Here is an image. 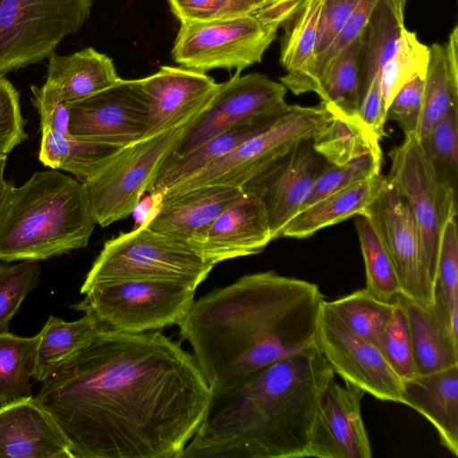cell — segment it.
<instances>
[{
  "instance_id": "cell-5",
  "label": "cell",
  "mask_w": 458,
  "mask_h": 458,
  "mask_svg": "<svg viewBox=\"0 0 458 458\" xmlns=\"http://www.w3.org/2000/svg\"><path fill=\"white\" fill-rule=\"evenodd\" d=\"M300 0H276L248 14L182 22L172 48L174 62L207 72L242 70L262 61L281 24Z\"/></svg>"
},
{
  "instance_id": "cell-45",
  "label": "cell",
  "mask_w": 458,
  "mask_h": 458,
  "mask_svg": "<svg viewBox=\"0 0 458 458\" xmlns=\"http://www.w3.org/2000/svg\"><path fill=\"white\" fill-rule=\"evenodd\" d=\"M424 77L417 76L404 84L386 110V120L395 121L404 136H417L423 107Z\"/></svg>"
},
{
  "instance_id": "cell-29",
  "label": "cell",
  "mask_w": 458,
  "mask_h": 458,
  "mask_svg": "<svg viewBox=\"0 0 458 458\" xmlns=\"http://www.w3.org/2000/svg\"><path fill=\"white\" fill-rule=\"evenodd\" d=\"M102 329L90 314L74 321L49 316L39 331L33 379L44 382Z\"/></svg>"
},
{
  "instance_id": "cell-51",
  "label": "cell",
  "mask_w": 458,
  "mask_h": 458,
  "mask_svg": "<svg viewBox=\"0 0 458 458\" xmlns=\"http://www.w3.org/2000/svg\"><path fill=\"white\" fill-rule=\"evenodd\" d=\"M237 15L254 13L276 0H233Z\"/></svg>"
},
{
  "instance_id": "cell-28",
  "label": "cell",
  "mask_w": 458,
  "mask_h": 458,
  "mask_svg": "<svg viewBox=\"0 0 458 458\" xmlns=\"http://www.w3.org/2000/svg\"><path fill=\"white\" fill-rule=\"evenodd\" d=\"M406 310L416 375L428 374L458 364V339L432 310L400 296Z\"/></svg>"
},
{
  "instance_id": "cell-13",
  "label": "cell",
  "mask_w": 458,
  "mask_h": 458,
  "mask_svg": "<svg viewBox=\"0 0 458 458\" xmlns=\"http://www.w3.org/2000/svg\"><path fill=\"white\" fill-rule=\"evenodd\" d=\"M362 213L382 238L394 264L402 296L432 310L434 289L424 270L412 212L403 195L387 176H384L379 191Z\"/></svg>"
},
{
  "instance_id": "cell-44",
  "label": "cell",
  "mask_w": 458,
  "mask_h": 458,
  "mask_svg": "<svg viewBox=\"0 0 458 458\" xmlns=\"http://www.w3.org/2000/svg\"><path fill=\"white\" fill-rule=\"evenodd\" d=\"M24 125L19 92L4 75L0 74V157H7L28 138Z\"/></svg>"
},
{
  "instance_id": "cell-3",
  "label": "cell",
  "mask_w": 458,
  "mask_h": 458,
  "mask_svg": "<svg viewBox=\"0 0 458 458\" xmlns=\"http://www.w3.org/2000/svg\"><path fill=\"white\" fill-rule=\"evenodd\" d=\"M334 375L315 346L212 392L181 458L306 457L320 396Z\"/></svg>"
},
{
  "instance_id": "cell-40",
  "label": "cell",
  "mask_w": 458,
  "mask_h": 458,
  "mask_svg": "<svg viewBox=\"0 0 458 458\" xmlns=\"http://www.w3.org/2000/svg\"><path fill=\"white\" fill-rule=\"evenodd\" d=\"M419 140L438 180L457 194L458 106L452 107L425 137Z\"/></svg>"
},
{
  "instance_id": "cell-2",
  "label": "cell",
  "mask_w": 458,
  "mask_h": 458,
  "mask_svg": "<svg viewBox=\"0 0 458 458\" xmlns=\"http://www.w3.org/2000/svg\"><path fill=\"white\" fill-rule=\"evenodd\" d=\"M318 286L273 270L244 275L194 301L178 324L211 392L317 346Z\"/></svg>"
},
{
  "instance_id": "cell-55",
  "label": "cell",
  "mask_w": 458,
  "mask_h": 458,
  "mask_svg": "<svg viewBox=\"0 0 458 458\" xmlns=\"http://www.w3.org/2000/svg\"><path fill=\"white\" fill-rule=\"evenodd\" d=\"M2 406V403H0V407Z\"/></svg>"
},
{
  "instance_id": "cell-38",
  "label": "cell",
  "mask_w": 458,
  "mask_h": 458,
  "mask_svg": "<svg viewBox=\"0 0 458 458\" xmlns=\"http://www.w3.org/2000/svg\"><path fill=\"white\" fill-rule=\"evenodd\" d=\"M328 303L354 333L379 348L381 335L396 301H382L363 288Z\"/></svg>"
},
{
  "instance_id": "cell-19",
  "label": "cell",
  "mask_w": 458,
  "mask_h": 458,
  "mask_svg": "<svg viewBox=\"0 0 458 458\" xmlns=\"http://www.w3.org/2000/svg\"><path fill=\"white\" fill-rule=\"evenodd\" d=\"M273 241L266 208L254 194L244 191L216 218L196 250L216 264L261 252Z\"/></svg>"
},
{
  "instance_id": "cell-36",
  "label": "cell",
  "mask_w": 458,
  "mask_h": 458,
  "mask_svg": "<svg viewBox=\"0 0 458 458\" xmlns=\"http://www.w3.org/2000/svg\"><path fill=\"white\" fill-rule=\"evenodd\" d=\"M456 217L442 231L432 309L452 335L458 339V229Z\"/></svg>"
},
{
  "instance_id": "cell-4",
  "label": "cell",
  "mask_w": 458,
  "mask_h": 458,
  "mask_svg": "<svg viewBox=\"0 0 458 458\" xmlns=\"http://www.w3.org/2000/svg\"><path fill=\"white\" fill-rule=\"evenodd\" d=\"M85 185L55 169L10 185L0 216V260H43L85 248L94 231Z\"/></svg>"
},
{
  "instance_id": "cell-10",
  "label": "cell",
  "mask_w": 458,
  "mask_h": 458,
  "mask_svg": "<svg viewBox=\"0 0 458 458\" xmlns=\"http://www.w3.org/2000/svg\"><path fill=\"white\" fill-rule=\"evenodd\" d=\"M331 117V114L321 103L315 106L289 105L266 130L174 186L163 196L204 185L242 189L298 142L315 136Z\"/></svg>"
},
{
  "instance_id": "cell-54",
  "label": "cell",
  "mask_w": 458,
  "mask_h": 458,
  "mask_svg": "<svg viewBox=\"0 0 458 458\" xmlns=\"http://www.w3.org/2000/svg\"><path fill=\"white\" fill-rule=\"evenodd\" d=\"M7 157H0V182L4 180V170L6 166Z\"/></svg>"
},
{
  "instance_id": "cell-6",
  "label": "cell",
  "mask_w": 458,
  "mask_h": 458,
  "mask_svg": "<svg viewBox=\"0 0 458 458\" xmlns=\"http://www.w3.org/2000/svg\"><path fill=\"white\" fill-rule=\"evenodd\" d=\"M214 267L190 244L138 226L105 242L81 287L149 280L196 290Z\"/></svg>"
},
{
  "instance_id": "cell-49",
  "label": "cell",
  "mask_w": 458,
  "mask_h": 458,
  "mask_svg": "<svg viewBox=\"0 0 458 458\" xmlns=\"http://www.w3.org/2000/svg\"><path fill=\"white\" fill-rule=\"evenodd\" d=\"M380 75L374 78L361 99L358 116L381 140L382 137L386 135L384 127L386 122V110L382 98Z\"/></svg>"
},
{
  "instance_id": "cell-7",
  "label": "cell",
  "mask_w": 458,
  "mask_h": 458,
  "mask_svg": "<svg viewBox=\"0 0 458 458\" xmlns=\"http://www.w3.org/2000/svg\"><path fill=\"white\" fill-rule=\"evenodd\" d=\"M194 289L161 281L126 280L81 288L84 299L72 306L93 316L102 329L138 334L178 325Z\"/></svg>"
},
{
  "instance_id": "cell-9",
  "label": "cell",
  "mask_w": 458,
  "mask_h": 458,
  "mask_svg": "<svg viewBox=\"0 0 458 458\" xmlns=\"http://www.w3.org/2000/svg\"><path fill=\"white\" fill-rule=\"evenodd\" d=\"M95 0H0V74L42 63L89 18Z\"/></svg>"
},
{
  "instance_id": "cell-12",
  "label": "cell",
  "mask_w": 458,
  "mask_h": 458,
  "mask_svg": "<svg viewBox=\"0 0 458 458\" xmlns=\"http://www.w3.org/2000/svg\"><path fill=\"white\" fill-rule=\"evenodd\" d=\"M317 346L344 382L378 400L402 403L403 380L380 349L354 333L326 300L318 320Z\"/></svg>"
},
{
  "instance_id": "cell-34",
  "label": "cell",
  "mask_w": 458,
  "mask_h": 458,
  "mask_svg": "<svg viewBox=\"0 0 458 458\" xmlns=\"http://www.w3.org/2000/svg\"><path fill=\"white\" fill-rule=\"evenodd\" d=\"M38 334L20 336L6 332L0 334V403H12L30 395Z\"/></svg>"
},
{
  "instance_id": "cell-17",
  "label": "cell",
  "mask_w": 458,
  "mask_h": 458,
  "mask_svg": "<svg viewBox=\"0 0 458 458\" xmlns=\"http://www.w3.org/2000/svg\"><path fill=\"white\" fill-rule=\"evenodd\" d=\"M334 378L323 391L310 433L306 457L370 458L371 444L361 416L365 392Z\"/></svg>"
},
{
  "instance_id": "cell-23",
  "label": "cell",
  "mask_w": 458,
  "mask_h": 458,
  "mask_svg": "<svg viewBox=\"0 0 458 458\" xmlns=\"http://www.w3.org/2000/svg\"><path fill=\"white\" fill-rule=\"evenodd\" d=\"M47 61L44 85L57 91L67 106L95 95L121 80L112 58L93 47L64 55L55 52Z\"/></svg>"
},
{
  "instance_id": "cell-42",
  "label": "cell",
  "mask_w": 458,
  "mask_h": 458,
  "mask_svg": "<svg viewBox=\"0 0 458 458\" xmlns=\"http://www.w3.org/2000/svg\"><path fill=\"white\" fill-rule=\"evenodd\" d=\"M381 164L382 153L369 151L344 165H329L315 182L301 209L357 182L381 174Z\"/></svg>"
},
{
  "instance_id": "cell-37",
  "label": "cell",
  "mask_w": 458,
  "mask_h": 458,
  "mask_svg": "<svg viewBox=\"0 0 458 458\" xmlns=\"http://www.w3.org/2000/svg\"><path fill=\"white\" fill-rule=\"evenodd\" d=\"M376 3L377 0H360L334 41L323 52L314 55L301 72L285 73L280 78V82L295 95L316 92L318 81L329 64L360 35Z\"/></svg>"
},
{
  "instance_id": "cell-33",
  "label": "cell",
  "mask_w": 458,
  "mask_h": 458,
  "mask_svg": "<svg viewBox=\"0 0 458 458\" xmlns=\"http://www.w3.org/2000/svg\"><path fill=\"white\" fill-rule=\"evenodd\" d=\"M360 46L361 33L329 64L318 81L315 93L330 114H358Z\"/></svg>"
},
{
  "instance_id": "cell-18",
  "label": "cell",
  "mask_w": 458,
  "mask_h": 458,
  "mask_svg": "<svg viewBox=\"0 0 458 458\" xmlns=\"http://www.w3.org/2000/svg\"><path fill=\"white\" fill-rule=\"evenodd\" d=\"M137 81L148 101L146 136L172 129L201 114L220 85L206 72L168 65Z\"/></svg>"
},
{
  "instance_id": "cell-52",
  "label": "cell",
  "mask_w": 458,
  "mask_h": 458,
  "mask_svg": "<svg viewBox=\"0 0 458 458\" xmlns=\"http://www.w3.org/2000/svg\"><path fill=\"white\" fill-rule=\"evenodd\" d=\"M11 183L5 179L0 182V216L5 202V199L8 193Z\"/></svg>"
},
{
  "instance_id": "cell-20",
  "label": "cell",
  "mask_w": 458,
  "mask_h": 458,
  "mask_svg": "<svg viewBox=\"0 0 458 458\" xmlns=\"http://www.w3.org/2000/svg\"><path fill=\"white\" fill-rule=\"evenodd\" d=\"M73 458L60 427L36 397L0 407V458Z\"/></svg>"
},
{
  "instance_id": "cell-27",
  "label": "cell",
  "mask_w": 458,
  "mask_h": 458,
  "mask_svg": "<svg viewBox=\"0 0 458 458\" xmlns=\"http://www.w3.org/2000/svg\"><path fill=\"white\" fill-rule=\"evenodd\" d=\"M40 129L39 161L50 169L71 173L82 183L96 176L123 148Z\"/></svg>"
},
{
  "instance_id": "cell-14",
  "label": "cell",
  "mask_w": 458,
  "mask_h": 458,
  "mask_svg": "<svg viewBox=\"0 0 458 458\" xmlns=\"http://www.w3.org/2000/svg\"><path fill=\"white\" fill-rule=\"evenodd\" d=\"M68 109V131L81 140L124 148L148 133V101L137 79L121 78Z\"/></svg>"
},
{
  "instance_id": "cell-24",
  "label": "cell",
  "mask_w": 458,
  "mask_h": 458,
  "mask_svg": "<svg viewBox=\"0 0 458 458\" xmlns=\"http://www.w3.org/2000/svg\"><path fill=\"white\" fill-rule=\"evenodd\" d=\"M288 106L281 111L255 117L230 127L183 155H171L161 167L148 193L157 192L163 195L174 186L189 179L243 141L266 130L280 117Z\"/></svg>"
},
{
  "instance_id": "cell-16",
  "label": "cell",
  "mask_w": 458,
  "mask_h": 458,
  "mask_svg": "<svg viewBox=\"0 0 458 458\" xmlns=\"http://www.w3.org/2000/svg\"><path fill=\"white\" fill-rule=\"evenodd\" d=\"M329 165L314 148L312 138L303 140L242 187L263 203L272 240L280 238Z\"/></svg>"
},
{
  "instance_id": "cell-21",
  "label": "cell",
  "mask_w": 458,
  "mask_h": 458,
  "mask_svg": "<svg viewBox=\"0 0 458 458\" xmlns=\"http://www.w3.org/2000/svg\"><path fill=\"white\" fill-rule=\"evenodd\" d=\"M241 192L234 187L204 185L165 195L159 212L147 227L196 250L216 218Z\"/></svg>"
},
{
  "instance_id": "cell-25",
  "label": "cell",
  "mask_w": 458,
  "mask_h": 458,
  "mask_svg": "<svg viewBox=\"0 0 458 458\" xmlns=\"http://www.w3.org/2000/svg\"><path fill=\"white\" fill-rule=\"evenodd\" d=\"M384 176H373L333 192L301 209L282 230L280 238L304 239L362 213L379 191Z\"/></svg>"
},
{
  "instance_id": "cell-50",
  "label": "cell",
  "mask_w": 458,
  "mask_h": 458,
  "mask_svg": "<svg viewBox=\"0 0 458 458\" xmlns=\"http://www.w3.org/2000/svg\"><path fill=\"white\" fill-rule=\"evenodd\" d=\"M163 201V195L157 192L149 193L141 199L133 212L137 226H147L160 210Z\"/></svg>"
},
{
  "instance_id": "cell-31",
  "label": "cell",
  "mask_w": 458,
  "mask_h": 458,
  "mask_svg": "<svg viewBox=\"0 0 458 458\" xmlns=\"http://www.w3.org/2000/svg\"><path fill=\"white\" fill-rule=\"evenodd\" d=\"M327 124L312 137L314 148L335 165L369 151L382 153L380 140L357 115L333 113Z\"/></svg>"
},
{
  "instance_id": "cell-53",
  "label": "cell",
  "mask_w": 458,
  "mask_h": 458,
  "mask_svg": "<svg viewBox=\"0 0 458 458\" xmlns=\"http://www.w3.org/2000/svg\"><path fill=\"white\" fill-rule=\"evenodd\" d=\"M397 14L403 19L404 18V10L407 4V0H391Z\"/></svg>"
},
{
  "instance_id": "cell-41",
  "label": "cell",
  "mask_w": 458,
  "mask_h": 458,
  "mask_svg": "<svg viewBox=\"0 0 458 458\" xmlns=\"http://www.w3.org/2000/svg\"><path fill=\"white\" fill-rule=\"evenodd\" d=\"M40 276L38 260L0 264V334L9 332V324L26 296L36 289Z\"/></svg>"
},
{
  "instance_id": "cell-46",
  "label": "cell",
  "mask_w": 458,
  "mask_h": 458,
  "mask_svg": "<svg viewBox=\"0 0 458 458\" xmlns=\"http://www.w3.org/2000/svg\"><path fill=\"white\" fill-rule=\"evenodd\" d=\"M30 90L32 104L40 117V128L69 133V109L60 94L44 84L40 87L32 85Z\"/></svg>"
},
{
  "instance_id": "cell-43",
  "label": "cell",
  "mask_w": 458,
  "mask_h": 458,
  "mask_svg": "<svg viewBox=\"0 0 458 458\" xmlns=\"http://www.w3.org/2000/svg\"><path fill=\"white\" fill-rule=\"evenodd\" d=\"M379 349L402 380L416 375L408 316L400 297L381 335Z\"/></svg>"
},
{
  "instance_id": "cell-30",
  "label": "cell",
  "mask_w": 458,
  "mask_h": 458,
  "mask_svg": "<svg viewBox=\"0 0 458 458\" xmlns=\"http://www.w3.org/2000/svg\"><path fill=\"white\" fill-rule=\"evenodd\" d=\"M403 19L396 13L391 0H377L361 32L359 55L360 103L374 78L381 74L395 49Z\"/></svg>"
},
{
  "instance_id": "cell-26",
  "label": "cell",
  "mask_w": 458,
  "mask_h": 458,
  "mask_svg": "<svg viewBox=\"0 0 458 458\" xmlns=\"http://www.w3.org/2000/svg\"><path fill=\"white\" fill-rule=\"evenodd\" d=\"M455 106H458L457 26L445 43L429 46V59L424 77L423 107L417 137H425Z\"/></svg>"
},
{
  "instance_id": "cell-32",
  "label": "cell",
  "mask_w": 458,
  "mask_h": 458,
  "mask_svg": "<svg viewBox=\"0 0 458 458\" xmlns=\"http://www.w3.org/2000/svg\"><path fill=\"white\" fill-rule=\"evenodd\" d=\"M326 0H300L281 24L280 64L286 73L301 72L315 53Z\"/></svg>"
},
{
  "instance_id": "cell-47",
  "label": "cell",
  "mask_w": 458,
  "mask_h": 458,
  "mask_svg": "<svg viewBox=\"0 0 458 458\" xmlns=\"http://www.w3.org/2000/svg\"><path fill=\"white\" fill-rule=\"evenodd\" d=\"M168 3L180 23L237 16L233 0H168Z\"/></svg>"
},
{
  "instance_id": "cell-22",
  "label": "cell",
  "mask_w": 458,
  "mask_h": 458,
  "mask_svg": "<svg viewBox=\"0 0 458 458\" xmlns=\"http://www.w3.org/2000/svg\"><path fill=\"white\" fill-rule=\"evenodd\" d=\"M402 403L428 419L442 445L458 455V364L403 380Z\"/></svg>"
},
{
  "instance_id": "cell-48",
  "label": "cell",
  "mask_w": 458,
  "mask_h": 458,
  "mask_svg": "<svg viewBox=\"0 0 458 458\" xmlns=\"http://www.w3.org/2000/svg\"><path fill=\"white\" fill-rule=\"evenodd\" d=\"M360 1L326 0L320 16L314 55L323 52L334 41Z\"/></svg>"
},
{
  "instance_id": "cell-11",
  "label": "cell",
  "mask_w": 458,
  "mask_h": 458,
  "mask_svg": "<svg viewBox=\"0 0 458 458\" xmlns=\"http://www.w3.org/2000/svg\"><path fill=\"white\" fill-rule=\"evenodd\" d=\"M388 156L391 165L386 176L411 208L424 270L435 293L441 234L445 223L457 216V194L438 180L415 134L405 135Z\"/></svg>"
},
{
  "instance_id": "cell-35",
  "label": "cell",
  "mask_w": 458,
  "mask_h": 458,
  "mask_svg": "<svg viewBox=\"0 0 458 458\" xmlns=\"http://www.w3.org/2000/svg\"><path fill=\"white\" fill-rule=\"evenodd\" d=\"M354 216L365 267V288L382 301L395 302L402 295L400 284L382 238L366 215L360 213Z\"/></svg>"
},
{
  "instance_id": "cell-8",
  "label": "cell",
  "mask_w": 458,
  "mask_h": 458,
  "mask_svg": "<svg viewBox=\"0 0 458 458\" xmlns=\"http://www.w3.org/2000/svg\"><path fill=\"white\" fill-rule=\"evenodd\" d=\"M199 115L121 148L96 176L83 183L97 225L105 228L132 214Z\"/></svg>"
},
{
  "instance_id": "cell-1",
  "label": "cell",
  "mask_w": 458,
  "mask_h": 458,
  "mask_svg": "<svg viewBox=\"0 0 458 458\" xmlns=\"http://www.w3.org/2000/svg\"><path fill=\"white\" fill-rule=\"evenodd\" d=\"M211 396L193 355L160 330L100 329L35 397L73 458H181Z\"/></svg>"
},
{
  "instance_id": "cell-39",
  "label": "cell",
  "mask_w": 458,
  "mask_h": 458,
  "mask_svg": "<svg viewBox=\"0 0 458 458\" xmlns=\"http://www.w3.org/2000/svg\"><path fill=\"white\" fill-rule=\"evenodd\" d=\"M429 47L416 33L403 28L393 55L381 72V91L386 110L399 89L417 76H425Z\"/></svg>"
},
{
  "instance_id": "cell-15",
  "label": "cell",
  "mask_w": 458,
  "mask_h": 458,
  "mask_svg": "<svg viewBox=\"0 0 458 458\" xmlns=\"http://www.w3.org/2000/svg\"><path fill=\"white\" fill-rule=\"evenodd\" d=\"M287 89L263 73H234L189 128L172 156L183 155L218 133L247 120L284 109Z\"/></svg>"
}]
</instances>
